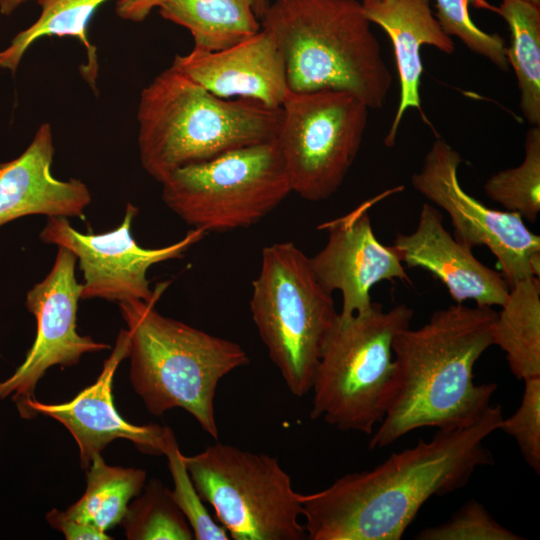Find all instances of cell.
I'll list each match as a JSON object with an SVG mask.
<instances>
[{
	"instance_id": "10",
	"label": "cell",
	"mask_w": 540,
	"mask_h": 540,
	"mask_svg": "<svg viewBox=\"0 0 540 540\" xmlns=\"http://www.w3.org/2000/svg\"><path fill=\"white\" fill-rule=\"evenodd\" d=\"M281 112L275 142L291 191L310 202L330 198L360 150L368 106L342 90H288Z\"/></svg>"
},
{
	"instance_id": "23",
	"label": "cell",
	"mask_w": 540,
	"mask_h": 540,
	"mask_svg": "<svg viewBox=\"0 0 540 540\" xmlns=\"http://www.w3.org/2000/svg\"><path fill=\"white\" fill-rule=\"evenodd\" d=\"M492 11L510 30L506 57L516 75L523 118L540 126V8L527 0H501Z\"/></svg>"
},
{
	"instance_id": "19",
	"label": "cell",
	"mask_w": 540,
	"mask_h": 540,
	"mask_svg": "<svg viewBox=\"0 0 540 540\" xmlns=\"http://www.w3.org/2000/svg\"><path fill=\"white\" fill-rule=\"evenodd\" d=\"M361 3L367 19L387 33L394 50L400 96L384 138L385 146L390 148L395 144L405 112L412 108L421 111V47L429 45L452 54L455 45L433 15L430 0H362Z\"/></svg>"
},
{
	"instance_id": "4",
	"label": "cell",
	"mask_w": 540,
	"mask_h": 540,
	"mask_svg": "<svg viewBox=\"0 0 540 540\" xmlns=\"http://www.w3.org/2000/svg\"><path fill=\"white\" fill-rule=\"evenodd\" d=\"M370 23L357 0H275L260 18L290 91L342 90L381 109L392 75Z\"/></svg>"
},
{
	"instance_id": "18",
	"label": "cell",
	"mask_w": 540,
	"mask_h": 540,
	"mask_svg": "<svg viewBox=\"0 0 540 540\" xmlns=\"http://www.w3.org/2000/svg\"><path fill=\"white\" fill-rule=\"evenodd\" d=\"M54 153L52 127L43 123L19 157L0 163V226L28 215L83 217L90 191L79 179L54 177Z\"/></svg>"
},
{
	"instance_id": "35",
	"label": "cell",
	"mask_w": 540,
	"mask_h": 540,
	"mask_svg": "<svg viewBox=\"0 0 540 540\" xmlns=\"http://www.w3.org/2000/svg\"><path fill=\"white\" fill-rule=\"evenodd\" d=\"M527 1H529V2H531L533 4H535V5L540 6V0H527Z\"/></svg>"
},
{
	"instance_id": "2",
	"label": "cell",
	"mask_w": 540,
	"mask_h": 540,
	"mask_svg": "<svg viewBox=\"0 0 540 540\" xmlns=\"http://www.w3.org/2000/svg\"><path fill=\"white\" fill-rule=\"evenodd\" d=\"M492 307L457 303L438 309L417 329L393 341L395 375L390 402L369 448H382L413 430L450 431L476 422L497 384L474 382V366L493 345Z\"/></svg>"
},
{
	"instance_id": "27",
	"label": "cell",
	"mask_w": 540,
	"mask_h": 540,
	"mask_svg": "<svg viewBox=\"0 0 540 540\" xmlns=\"http://www.w3.org/2000/svg\"><path fill=\"white\" fill-rule=\"evenodd\" d=\"M164 455L173 480L171 497L189 523L194 539L229 540L225 528L218 524L208 513L187 470L184 455L180 451L175 434L170 427H165Z\"/></svg>"
},
{
	"instance_id": "3",
	"label": "cell",
	"mask_w": 540,
	"mask_h": 540,
	"mask_svg": "<svg viewBox=\"0 0 540 540\" xmlns=\"http://www.w3.org/2000/svg\"><path fill=\"white\" fill-rule=\"evenodd\" d=\"M281 114L253 99L218 97L170 66L140 94L141 166L161 184L182 167L275 140Z\"/></svg>"
},
{
	"instance_id": "28",
	"label": "cell",
	"mask_w": 540,
	"mask_h": 540,
	"mask_svg": "<svg viewBox=\"0 0 540 540\" xmlns=\"http://www.w3.org/2000/svg\"><path fill=\"white\" fill-rule=\"evenodd\" d=\"M436 19L448 36H456L472 52L491 61L498 69L508 71L504 39L499 34H491L477 27L472 21L468 6L479 9H493L486 0H435Z\"/></svg>"
},
{
	"instance_id": "6",
	"label": "cell",
	"mask_w": 540,
	"mask_h": 540,
	"mask_svg": "<svg viewBox=\"0 0 540 540\" xmlns=\"http://www.w3.org/2000/svg\"><path fill=\"white\" fill-rule=\"evenodd\" d=\"M413 315L405 304L384 310L377 302L347 318L337 315L315 373L311 419L372 434L393 390V341L410 327Z\"/></svg>"
},
{
	"instance_id": "21",
	"label": "cell",
	"mask_w": 540,
	"mask_h": 540,
	"mask_svg": "<svg viewBox=\"0 0 540 540\" xmlns=\"http://www.w3.org/2000/svg\"><path fill=\"white\" fill-rule=\"evenodd\" d=\"M158 9L191 33L193 48L205 51L227 48L261 29L254 0H165Z\"/></svg>"
},
{
	"instance_id": "8",
	"label": "cell",
	"mask_w": 540,
	"mask_h": 540,
	"mask_svg": "<svg viewBox=\"0 0 540 540\" xmlns=\"http://www.w3.org/2000/svg\"><path fill=\"white\" fill-rule=\"evenodd\" d=\"M161 185L166 206L204 233L250 227L292 192L275 140L182 167Z\"/></svg>"
},
{
	"instance_id": "17",
	"label": "cell",
	"mask_w": 540,
	"mask_h": 540,
	"mask_svg": "<svg viewBox=\"0 0 540 540\" xmlns=\"http://www.w3.org/2000/svg\"><path fill=\"white\" fill-rule=\"evenodd\" d=\"M171 66L222 98H248L279 108L289 90L282 53L262 28L218 51L193 48L176 55Z\"/></svg>"
},
{
	"instance_id": "12",
	"label": "cell",
	"mask_w": 540,
	"mask_h": 540,
	"mask_svg": "<svg viewBox=\"0 0 540 540\" xmlns=\"http://www.w3.org/2000/svg\"><path fill=\"white\" fill-rule=\"evenodd\" d=\"M138 208L127 204L120 225L101 234L77 231L65 217H48L40 239L69 250L83 273L81 299L101 298L116 302L140 300L156 303L167 283L150 289L148 269L157 263L182 257L205 233L188 231L179 241L160 248H144L137 244L132 225Z\"/></svg>"
},
{
	"instance_id": "1",
	"label": "cell",
	"mask_w": 540,
	"mask_h": 540,
	"mask_svg": "<svg viewBox=\"0 0 540 540\" xmlns=\"http://www.w3.org/2000/svg\"><path fill=\"white\" fill-rule=\"evenodd\" d=\"M502 419L501 407L490 405L469 426L438 430L372 470L345 474L327 488L301 494L307 539H401L428 499L464 487L477 468L493 463L484 440Z\"/></svg>"
},
{
	"instance_id": "11",
	"label": "cell",
	"mask_w": 540,
	"mask_h": 540,
	"mask_svg": "<svg viewBox=\"0 0 540 540\" xmlns=\"http://www.w3.org/2000/svg\"><path fill=\"white\" fill-rule=\"evenodd\" d=\"M463 159L444 139H436L413 174L414 189L450 217L453 237L466 247L484 246L497 259L509 287L528 276L540 277V237L516 212L491 209L460 185Z\"/></svg>"
},
{
	"instance_id": "15",
	"label": "cell",
	"mask_w": 540,
	"mask_h": 540,
	"mask_svg": "<svg viewBox=\"0 0 540 540\" xmlns=\"http://www.w3.org/2000/svg\"><path fill=\"white\" fill-rule=\"evenodd\" d=\"M129 349V332L122 329L97 380L72 400L61 404H44L32 398L17 404L23 418L41 414L61 423L77 443L81 467L85 470L93 458L116 439L132 442L142 453L164 455L165 427L154 423L132 424L118 413L113 402L114 375L122 360L128 358Z\"/></svg>"
},
{
	"instance_id": "33",
	"label": "cell",
	"mask_w": 540,
	"mask_h": 540,
	"mask_svg": "<svg viewBox=\"0 0 540 540\" xmlns=\"http://www.w3.org/2000/svg\"><path fill=\"white\" fill-rule=\"evenodd\" d=\"M27 1L29 0H0V12L3 15H9Z\"/></svg>"
},
{
	"instance_id": "5",
	"label": "cell",
	"mask_w": 540,
	"mask_h": 540,
	"mask_svg": "<svg viewBox=\"0 0 540 540\" xmlns=\"http://www.w3.org/2000/svg\"><path fill=\"white\" fill-rule=\"evenodd\" d=\"M118 303L130 336V381L147 410L161 416L181 408L218 440L214 400L217 386L250 359L237 343L163 316L154 306Z\"/></svg>"
},
{
	"instance_id": "24",
	"label": "cell",
	"mask_w": 540,
	"mask_h": 540,
	"mask_svg": "<svg viewBox=\"0 0 540 540\" xmlns=\"http://www.w3.org/2000/svg\"><path fill=\"white\" fill-rule=\"evenodd\" d=\"M86 490L65 512L67 516L107 532L120 524L132 499L146 483L142 469L106 464L96 455L86 469Z\"/></svg>"
},
{
	"instance_id": "16",
	"label": "cell",
	"mask_w": 540,
	"mask_h": 540,
	"mask_svg": "<svg viewBox=\"0 0 540 540\" xmlns=\"http://www.w3.org/2000/svg\"><path fill=\"white\" fill-rule=\"evenodd\" d=\"M409 268H423L439 279L457 303L473 300L477 306H502L509 285L501 272L479 261L444 227L443 214L425 202L415 230L398 233L392 245Z\"/></svg>"
},
{
	"instance_id": "22",
	"label": "cell",
	"mask_w": 540,
	"mask_h": 540,
	"mask_svg": "<svg viewBox=\"0 0 540 540\" xmlns=\"http://www.w3.org/2000/svg\"><path fill=\"white\" fill-rule=\"evenodd\" d=\"M108 0H38L37 20L19 32L10 45L0 51V68L16 72L22 57L34 42L43 37H73L86 49L87 62L81 73L89 84L98 76L96 48L88 39V23L95 11Z\"/></svg>"
},
{
	"instance_id": "13",
	"label": "cell",
	"mask_w": 540,
	"mask_h": 540,
	"mask_svg": "<svg viewBox=\"0 0 540 540\" xmlns=\"http://www.w3.org/2000/svg\"><path fill=\"white\" fill-rule=\"evenodd\" d=\"M76 261L69 250L58 247L49 273L27 292L26 307L37 323L35 340L22 364L0 382V399L11 396L17 404L32 399L38 381L52 366H72L86 353L110 349L77 332L81 283L75 276Z\"/></svg>"
},
{
	"instance_id": "26",
	"label": "cell",
	"mask_w": 540,
	"mask_h": 540,
	"mask_svg": "<svg viewBox=\"0 0 540 540\" xmlns=\"http://www.w3.org/2000/svg\"><path fill=\"white\" fill-rule=\"evenodd\" d=\"M522 163L493 174L484 184L485 194L505 211L534 222L540 211V126L525 135Z\"/></svg>"
},
{
	"instance_id": "7",
	"label": "cell",
	"mask_w": 540,
	"mask_h": 540,
	"mask_svg": "<svg viewBox=\"0 0 540 540\" xmlns=\"http://www.w3.org/2000/svg\"><path fill=\"white\" fill-rule=\"evenodd\" d=\"M252 320L290 393L308 394L338 312L293 242L265 246L252 281Z\"/></svg>"
},
{
	"instance_id": "30",
	"label": "cell",
	"mask_w": 540,
	"mask_h": 540,
	"mask_svg": "<svg viewBox=\"0 0 540 540\" xmlns=\"http://www.w3.org/2000/svg\"><path fill=\"white\" fill-rule=\"evenodd\" d=\"M524 392L517 410L502 419L499 428L516 440L526 463L540 473V377L524 381Z\"/></svg>"
},
{
	"instance_id": "34",
	"label": "cell",
	"mask_w": 540,
	"mask_h": 540,
	"mask_svg": "<svg viewBox=\"0 0 540 540\" xmlns=\"http://www.w3.org/2000/svg\"><path fill=\"white\" fill-rule=\"evenodd\" d=\"M269 4V0H254V12L259 20L268 8Z\"/></svg>"
},
{
	"instance_id": "29",
	"label": "cell",
	"mask_w": 540,
	"mask_h": 540,
	"mask_svg": "<svg viewBox=\"0 0 540 540\" xmlns=\"http://www.w3.org/2000/svg\"><path fill=\"white\" fill-rule=\"evenodd\" d=\"M418 540H520V535L498 523L478 501L462 505L451 518L421 530Z\"/></svg>"
},
{
	"instance_id": "20",
	"label": "cell",
	"mask_w": 540,
	"mask_h": 540,
	"mask_svg": "<svg viewBox=\"0 0 540 540\" xmlns=\"http://www.w3.org/2000/svg\"><path fill=\"white\" fill-rule=\"evenodd\" d=\"M492 326L493 345L506 354L520 380L540 377V279L528 276L510 286Z\"/></svg>"
},
{
	"instance_id": "25",
	"label": "cell",
	"mask_w": 540,
	"mask_h": 540,
	"mask_svg": "<svg viewBox=\"0 0 540 540\" xmlns=\"http://www.w3.org/2000/svg\"><path fill=\"white\" fill-rule=\"evenodd\" d=\"M120 524L129 540H192L193 531L171 497L170 489L158 479L145 483L129 503Z\"/></svg>"
},
{
	"instance_id": "14",
	"label": "cell",
	"mask_w": 540,
	"mask_h": 540,
	"mask_svg": "<svg viewBox=\"0 0 540 540\" xmlns=\"http://www.w3.org/2000/svg\"><path fill=\"white\" fill-rule=\"evenodd\" d=\"M388 190L363 202L349 213L320 225L327 231L324 247L309 257L310 266L320 285L329 293L342 296V318L368 310L370 291L383 280L410 282L395 248L382 244L374 234L369 210Z\"/></svg>"
},
{
	"instance_id": "31",
	"label": "cell",
	"mask_w": 540,
	"mask_h": 540,
	"mask_svg": "<svg viewBox=\"0 0 540 540\" xmlns=\"http://www.w3.org/2000/svg\"><path fill=\"white\" fill-rule=\"evenodd\" d=\"M48 523L60 531L66 540H110L107 532L70 518L64 511L52 509L46 514Z\"/></svg>"
},
{
	"instance_id": "32",
	"label": "cell",
	"mask_w": 540,
	"mask_h": 540,
	"mask_svg": "<svg viewBox=\"0 0 540 540\" xmlns=\"http://www.w3.org/2000/svg\"><path fill=\"white\" fill-rule=\"evenodd\" d=\"M165 0H118L116 14L123 20L142 22L154 8H158Z\"/></svg>"
},
{
	"instance_id": "9",
	"label": "cell",
	"mask_w": 540,
	"mask_h": 540,
	"mask_svg": "<svg viewBox=\"0 0 540 540\" xmlns=\"http://www.w3.org/2000/svg\"><path fill=\"white\" fill-rule=\"evenodd\" d=\"M184 461L230 539H307L301 494L276 457L216 442Z\"/></svg>"
}]
</instances>
